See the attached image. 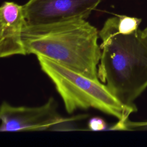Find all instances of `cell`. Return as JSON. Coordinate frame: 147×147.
<instances>
[{"instance_id":"obj_1","label":"cell","mask_w":147,"mask_h":147,"mask_svg":"<svg viewBox=\"0 0 147 147\" xmlns=\"http://www.w3.org/2000/svg\"><path fill=\"white\" fill-rule=\"evenodd\" d=\"M99 36L101 56L98 78L123 106L134 112V100L147 87V36L142 30L118 32L116 16L106 20Z\"/></svg>"},{"instance_id":"obj_3","label":"cell","mask_w":147,"mask_h":147,"mask_svg":"<svg viewBox=\"0 0 147 147\" xmlns=\"http://www.w3.org/2000/svg\"><path fill=\"white\" fill-rule=\"evenodd\" d=\"M37 58L41 69L54 84L68 114L78 109L93 108L124 122L134 112L123 106L99 80H92L43 56H37Z\"/></svg>"},{"instance_id":"obj_7","label":"cell","mask_w":147,"mask_h":147,"mask_svg":"<svg viewBox=\"0 0 147 147\" xmlns=\"http://www.w3.org/2000/svg\"><path fill=\"white\" fill-rule=\"evenodd\" d=\"M116 24L118 33L123 34H131L138 29L141 19L125 15L116 14Z\"/></svg>"},{"instance_id":"obj_9","label":"cell","mask_w":147,"mask_h":147,"mask_svg":"<svg viewBox=\"0 0 147 147\" xmlns=\"http://www.w3.org/2000/svg\"><path fill=\"white\" fill-rule=\"evenodd\" d=\"M88 128L92 131H102L107 129L108 127L103 118L100 117H94L88 121Z\"/></svg>"},{"instance_id":"obj_8","label":"cell","mask_w":147,"mask_h":147,"mask_svg":"<svg viewBox=\"0 0 147 147\" xmlns=\"http://www.w3.org/2000/svg\"><path fill=\"white\" fill-rule=\"evenodd\" d=\"M110 130H147V121L142 122H133L128 119L124 122L118 121L110 127Z\"/></svg>"},{"instance_id":"obj_6","label":"cell","mask_w":147,"mask_h":147,"mask_svg":"<svg viewBox=\"0 0 147 147\" xmlns=\"http://www.w3.org/2000/svg\"><path fill=\"white\" fill-rule=\"evenodd\" d=\"M27 25L23 5L5 1L0 7V56L26 55L23 30Z\"/></svg>"},{"instance_id":"obj_5","label":"cell","mask_w":147,"mask_h":147,"mask_svg":"<svg viewBox=\"0 0 147 147\" xmlns=\"http://www.w3.org/2000/svg\"><path fill=\"white\" fill-rule=\"evenodd\" d=\"M102 0H29L23 5L27 24L86 20Z\"/></svg>"},{"instance_id":"obj_10","label":"cell","mask_w":147,"mask_h":147,"mask_svg":"<svg viewBox=\"0 0 147 147\" xmlns=\"http://www.w3.org/2000/svg\"><path fill=\"white\" fill-rule=\"evenodd\" d=\"M142 35L145 37L147 36V27L142 30Z\"/></svg>"},{"instance_id":"obj_4","label":"cell","mask_w":147,"mask_h":147,"mask_svg":"<svg viewBox=\"0 0 147 147\" xmlns=\"http://www.w3.org/2000/svg\"><path fill=\"white\" fill-rule=\"evenodd\" d=\"M1 132L44 131L74 119L64 118L57 111L56 100L50 97L40 106H13L3 101L0 108Z\"/></svg>"},{"instance_id":"obj_2","label":"cell","mask_w":147,"mask_h":147,"mask_svg":"<svg viewBox=\"0 0 147 147\" xmlns=\"http://www.w3.org/2000/svg\"><path fill=\"white\" fill-rule=\"evenodd\" d=\"M99 31L86 20L26 25L22 40L26 55L41 56L92 80H99Z\"/></svg>"}]
</instances>
